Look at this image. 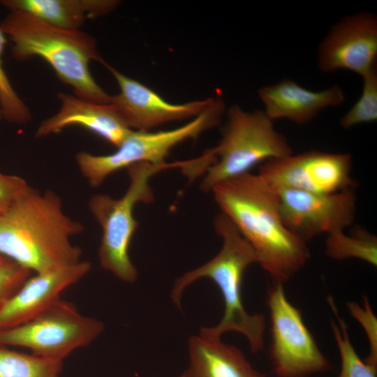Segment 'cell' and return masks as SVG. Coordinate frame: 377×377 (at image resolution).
<instances>
[{
  "label": "cell",
  "mask_w": 377,
  "mask_h": 377,
  "mask_svg": "<svg viewBox=\"0 0 377 377\" xmlns=\"http://www.w3.org/2000/svg\"><path fill=\"white\" fill-rule=\"evenodd\" d=\"M88 261L31 275L0 310V330L22 325L42 313L90 271Z\"/></svg>",
  "instance_id": "obj_14"
},
{
  "label": "cell",
  "mask_w": 377,
  "mask_h": 377,
  "mask_svg": "<svg viewBox=\"0 0 377 377\" xmlns=\"http://www.w3.org/2000/svg\"><path fill=\"white\" fill-rule=\"evenodd\" d=\"M63 361L0 346V377H60Z\"/></svg>",
  "instance_id": "obj_20"
},
{
  "label": "cell",
  "mask_w": 377,
  "mask_h": 377,
  "mask_svg": "<svg viewBox=\"0 0 377 377\" xmlns=\"http://www.w3.org/2000/svg\"><path fill=\"white\" fill-rule=\"evenodd\" d=\"M119 87L110 103L132 130L149 131L159 125L194 118L214 101V98L175 104L165 101L154 91L130 78L105 62L103 64Z\"/></svg>",
  "instance_id": "obj_13"
},
{
  "label": "cell",
  "mask_w": 377,
  "mask_h": 377,
  "mask_svg": "<svg viewBox=\"0 0 377 377\" xmlns=\"http://www.w3.org/2000/svg\"><path fill=\"white\" fill-rule=\"evenodd\" d=\"M362 94L354 105L341 117L344 129L377 120V68L362 77Z\"/></svg>",
  "instance_id": "obj_22"
},
{
  "label": "cell",
  "mask_w": 377,
  "mask_h": 377,
  "mask_svg": "<svg viewBox=\"0 0 377 377\" xmlns=\"http://www.w3.org/2000/svg\"><path fill=\"white\" fill-rule=\"evenodd\" d=\"M258 96L271 120L286 119L297 125L309 123L324 109L339 106L345 101L344 93L337 84L315 91L290 79L263 87Z\"/></svg>",
  "instance_id": "obj_16"
},
{
  "label": "cell",
  "mask_w": 377,
  "mask_h": 377,
  "mask_svg": "<svg viewBox=\"0 0 377 377\" xmlns=\"http://www.w3.org/2000/svg\"><path fill=\"white\" fill-rule=\"evenodd\" d=\"M376 62L377 17L370 12L343 17L319 45L318 66L325 73L346 70L362 77Z\"/></svg>",
  "instance_id": "obj_12"
},
{
  "label": "cell",
  "mask_w": 377,
  "mask_h": 377,
  "mask_svg": "<svg viewBox=\"0 0 377 377\" xmlns=\"http://www.w3.org/2000/svg\"><path fill=\"white\" fill-rule=\"evenodd\" d=\"M83 230L58 195L30 186L0 218V253L35 274L73 265L82 249L71 239Z\"/></svg>",
  "instance_id": "obj_2"
},
{
  "label": "cell",
  "mask_w": 377,
  "mask_h": 377,
  "mask_svg": "<svg viewBox=\"0 0 377 377\" xmlns=\"http://www.w3.org/2000/svg\"><path fill=\"white\" fill-rule=\"evenodd\" d=\"M326 255L335 260L357 258L377 266V238L364 228H356L350 235L343 230L327 235Z\"/></svg>",
  "instance_id": "obj_19"
},
{
  "label": "cell",
  "mask_w": 377,
  "mask_h": 377,
  "mask_svg": "<svg viewBox=\"0 0 377 377\" xmlns=\"http://www.w3.org/2000/svg\"><path fill=\"white\" fill-rule=\"evenodd\" d=\"M31 275L29 270L0 253V310Z\"/></svg>",
  "instance_id": "obj_25"
},
{
  "label": "cell",
  "mask_w": 377,
  "mask_h": 377,
  "mask_svg": "<svg viewBox=\"0 0 377 377\" xmlns=\"http://www.w3.org/2000/svg\"><path fill=\"white\" fill-rule=\"evenodd\" d=\"M101 320L82 314L75 305L61 297L31 320L0 330V346H18L31 354L56 360L95 341L104 331Z\"/></svg>",
  "instance_id": "obj_8"
},
{
  "label": "cell",
  "mask_w": 377,
  "mask_h": 377,
  "mask_svg": "<svg viewBox=\"0 0 377 377\" xmlns=\"http://www.w3.org/2000/svg\"><path fill=\"white\" fill-rule=\"evenodd\" d=\"M222 137L214 147L216 160L205 172L200 188L251 172L255 166L293 154L286 137L277 131L264 110L246 112L237 105L228 110Z\"/></svg>",
  "instance_id": "obj_6"
},
{
  "label": "cell",
  "mask_w": 377,
  "mask_h": 377,
  "mask_svg": "<svg viewBox=\"0 0 377 377\" xmlns=\"http://www.w3.org/2000/svg\"><path fill=\"white\" fill-rule=\"evenodd\" d=\"M3 118L2 117V113H1V109H0V120Z\"/></svg>",
  "instance_id": "obj_27"
},
{
  "label": "cell",
  "mask_w": 377,
  "mask_h": 377,
  "mask_svg": "<svg viewBox=\"0 0 377 377\" xmlns=\"http://www.w3.org/2000/svg\"><path fill=\"white\" fill-rule=\"evenodd\" d=\"M346 307L351 316L361 325L367 335L369 353L364 361L377 369V318L372 310L369 297L362 295L360 304L347 302Z\"/></svg>",
  "instance_id": "obj_24"
},
{
  "label": "cell",
  "mask_w": 377,
  "mask_h": 377,
  "mask_svg": "<svg viewBox=\"0 0 377 377\" xmlns=\"http://www.w3.org/2000/svg\"><path fill=\"white\" fill-rule=\"evenodd\" d=\"M191 159L172 163H140L127 168L129 185L124 194L114 198L107 194L93 195L88 207L102 230L98 251L100 265L119 280L133 283L138 270L129 256V246L138 227L133 211L139 202L154 200L149 181L157 173L171 168H180L184 173L189 168Z\"/></svg>",
  "instance_id": "obj_5"
},
{
  "label": "cell",
  "mask_w": 377,
  "mask_h": 377,
  "mask_svg": "<svg viewBox=\"0 0 377 377\" xmlns=\"http://www.w3.org/2000/svg\"><path fill=\"white\" fill-rule=\"evenodd\" d=\"M29 187L23 178L0 172V218Z\"/></svg>",
  "instance_id": "obj_26"
},
{
  "label": "cell",
  "mask_w": 377,
  "mask_h": 377,
  "mask_svg": "<svg viewBox=\"0 0 377 377\" xmlns=\"http://www.w3.org/2000/svg\"><path fill=\"white\" fill-rule=\"evenodd\" d=\"M352 156L348 153L309 151L269 160L258 174L273 188L334 193L355 188Z\"/></svg>",
  "instance_id": "obj_10"
},
{
  "label": "cell",
  "mask_w": 377,
  "mask_h": 377,
  "mask_svg": "<svg viewBox=\"0 0 377 377\" xmlns=\"http://www.w3.org/2000/svg\"><path fill=\"white\" fill-rule=\"evenodd\" d=\"M189 365L185 377H265L242 352L221 338L201 334L188 340Z\"/></svg>",
  "instance_id": "obj_17"
},
{
  "label": "cell",
  "mask_w": 377,
  "mask_h": 377,
  "mask_svg": "<svg viewBox=\"0 0 377 377\" xmlns=\"http://www.w3.org/2000/svg\"><path fill=\"white\" fill-rule=\"evenodd\" d=\"M216 232L223 240L220 251L210 260L176 279L171 298L177 307L185 288L194 281L208 278L219 288L224 301L223 315L217 325L202 327L200 334L221 338L227 332L244 335L253 353L264 346L265 318L260 313H249L243 304L242 283L246 269L257 263L256 254L231 221L220 212L214 219Z\"/></svg>",
  "instance_id": "obj_4"
},
{
  "label": "cell",
  "mask_w": 377,
  "mask_h": 377,
  "mask_svg": "<svg viewBox=\"0 0 377 377\" xmlns=\"http://www.w3.org/2000/svg\"><path fill=\"white\" fill-rule=\"evenodd\" d=\"M119 1L114 0H2L10 11L29 13L66 30H80L84 21L108 14Z\"/></svg>",
  "instance_id": "obj_18"
},
{
  "label": "cell",
  "mask_w": 377,
  "mask_h": 377,
  "mask_svg": "<svg viewBox=\"0 0 377 377\" xmlns=\"http://www.w3.org/2000/svg\"><path fill=\"white\" fill-rule=\"evenodd\" d=\"M0 28L13 43L11 52L15 59L40 57L60 80L73 88L75 96L98 103H110L112 96L96 83L89 71L91 61L105 63L91 36L52 26L21 11H10Z\"/></svg>",
  "instance_id": "obj_3"
},
{
  "label": "cell",
  "mask_w": 377,
  "mask_h": 377,
  "mask_svg": "<svg viewBox=\"0 0 377 377\" xmlns=\"http://www.w3.org/2000/svg\"><path fill=\"white\" fill-rule=\"evenodd\" d=\"M275 190L285 225L306 242L323 233L344 230L355 219L354 188L329 194L290 188Z\"/></svg>",
  "instance_id": "obj_11"
},
{
  "label": "cell",
  "mask_w": 377,
  "mask_h": 377,
  "mask_svg": "<svg viewBox=\"0 0 377 377\" xmlns=\"http://www.w3.org/2000/svg\"><path fill=\"white\" fill-rule=\"evenodd\" d=\"M179 377H185L184 374H182Z\"/></svg>",
  "instance_id": "obj_28"
},
{
  "label": "cell",
  "mask_w": 377,
  "mask_h": 377,
  "mask_svg": "<svg viewBox=\"0 0 377 377\" xmlns=\"http://www.w3.org/2000/svg\"><path fill=\"white\" fill-rule=\"evenodd\" d=\"M327 302L337 323L331 320L332 330L341 360V370L338 377H376L377 369L363 361L353 346L347 324L339 314L334 299L328 296Z\"/></svg>",
  "instance_id": "obj_21"
},
{
  "label": "cell",
  "mask_w": 377,
  "mask_h": 377,
  "mask_svg": "<svg viewBox=\"0 0 377 377\" xmlns=\"http://www.w3.org/2000/svg\"><path fill=\"white\" fill-rule=\"evenodd\" d=\"M211 191L221 212L250 244L257 263L274 282L284 283L307 263L306 242L285 225L276 190L258 174L230 179Z\"/></svg>",
  "instance_id": "obj_1"
},
{
  "label": "cell",
  "mask_w": 377,
  "mask_h": 377,
  "mask_svg": "<svg viewBox=\"0 0 377 377\" xmlns=\"http://www.w3.org/2000/svg\"><path fill=\"white\" fill-rule=\"evenodd\" d=\"M267 304L271 320L270 355L279 377H307L330 363L306 326L302 313L287 299L283 283L274 282Z\"/></svg>",
  "instance_id": "obj_9"
},
{
  "label": "cell",
  "mask_w": 377,
  "mask_h": 377,
  "mask_svg": "<svg viewBox=\"0 0 377 377\" xmlns=\"http://www.w3.org/2000/svg\"><path fill=\"white\" fill-rule=\"evenodd\" d=\"M226 110L221 97L186 124L167 131L131 130L117 149L107 155L81 151L76 163L82 176L92 187L100 186L108 177L119 170L140 163H165L172 148L218 125Z\"/></svg>",
  "instance_id": "obj_7"
},
{
  "label": "cell",
  "mask_w": 377,
  "mask_h": 377,
  "mask_svg": "<svg viewBox=\"0 0 377 377\" xmlns=\"http://www.w3.org/2000/svg\"><path fill=\"white\" fill-rule=\"evenodd\" d=\"M5 34L0 28V109L2 117L8 121L24 124L31 120L29 108L14 90L3 68L1 56L6 43Z\"/></svg>",
  "instance_id": "obj_23"
},
{
  "label": "cell",
  "mask_w": 377,
  "mask_h": 377,
  "mask_svg": "<svg viewBox=\"0 0 377 377\" xmlns=\"http://www.w3.org/2000/svg\"><path fill=\"white\" fill-rule=\"evenodd\" d=\"M61 106L57 113L41 121L36 133L43 138L60 133L71 126H79L117 147L131 130L110 103H98L75 96L58 93Z\"/></svg>",
  "instance_id": "obj_15"
}]
</instances>
